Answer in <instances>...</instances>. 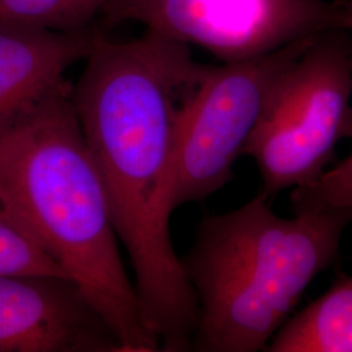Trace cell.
Here are the masks:
<instances>
[{
  "label": "cell",
  "mask_w": 352,
  "mask_h": 352,
  "mask_svg": "<svg viewBox=\"0 0 352 352\" xmlns=\"http://www.w3.org/2000/svg\"><path fill=\"white\" fill-rule=\"evenodd\" d=\"M85 60L72 102L133 266L144 322L161 351H190L199 302L176 254L170 217L180 107L209 65L192 59L184 39L155 28L126 42L96 36Z\"/></svg>",
  "instance_id": "obj_1"
},
{
  "label": "cell",
  "mask_w": 352,
  "mask_h": 352,
  "mask_svg": "<svg viewBox=\"0 0 352 352\" xmlns=\"http://www.w3.org/2000/svg\"><path fill=\"white\" fill-rule=\"evenodd\" d=\"M0 218L63 267L123 352L161 351L126 276L65 80L0 129Z\"/></svg>",
  "instance_id": "obj_2"
},
{
  "label": "cell",
  "mask_w": 352,
  "mask_h": 352,
  "mask_svg": "<svg viewBox=\"0 0 352 352\" xmlns=\"http://www.w3.org/2000/svg\"><path fill=\"white\" fill-rule=\"evenodd\" d=\"M260 192L206 215L182 269L199 302L192 350L265 351L304 291L336 261L351 219L327 212L282 218Z\"/></svg>",
  "instance_id": "obj_3"
},
{
  "label": "cell",
  "mask_w": 352,
  "mask_h": 352,
  "mask_svg": "<svg viewBox=\"0 0 352 352\" xmlns=\"http://www.w3.org/2000/svg\"><path fill=\"white\" fill-rule=\"evenodd\" d=\"M320 34L278 80L243 155L254 160L269 197L314 183L352 138V39Z\"/></svg>",
  "instance_id": "obj_4"
},
{
  "label": "cell",
  "mask_w": 352,
  "mask_h": 352,
  "mask_svg": "<svg viewBox=\"0 0 352 352\" xmlns=\"http://www.w3.org/2000/svg\"><path fill=\"white\" fill-rule=\"evenodd\" d=\"M318 36L221 67L209 65L180 107L174 209L205 200L234 179V164L278 80Z\"/></svg>",
  "instance_id": "obj_5"
},
{
  "label": "cell",
  "mask_w": 352,
  "mask_h": 352,
  "mask_svg": "<svg viewBox=\"0 0 352 352\" xmlns=\"http://www.w3.org/2000/svg\"><path fill=\"white\" fill-rule=\"evenodd\" d=\"M0 352H123L71 278L0 276Z\"/></svg>",
  "instance_id": "obj_6"
},
{
  "label": "cell",
  "mask_w": 352,
  "mask_h": 352,
  "mask_svg": "<svg viewBox=\"0 0 352 352\" xmlns=\"http://www.w3.org/2000/svg\"><path fill=\"white\" fill-rule=\"evenodd\" d=\"M96 36L0 23V129L87 59Z\"/></svg>",
  "instance_id": "obj_7"
},
{
  "label": "cell",
  "mask_w": 352,
  "mask_h": 352,
  "mask_svg": "<svg viewBox=\"0 0 352 352\" xmlns=\"http://www.w3.org/2000/svg\"><path fill=\"white\" fill-rule=\"evenodd\" d=\"M265 351L352 352V276L289 317Z\"/></svg>",
  "instance_id": "obj_8"
},
{
  "label": "cell",
  "mask_w": 352,
  "mask_h": 352,
  "mask_svg": "<svg viewBox=\"0 0 352 352\" xmlns=\"http://www.w3.org/2000/svg\"><path fill=\"white\" fill-rule=\"evenodd\" d=\"M113 0H0V23L75 30Z\"/></svg>",
  "instance_id": "obj_9"
},
{
  "label": "cell",
  "mask_w": 352,
  "mask_h": 352,
  "mask_svg": "<svg viewBox=\"0 0 352 352\" xmlns=\"http://www.w3.org/2000/svg\"><path fill=\"white\" fill-rule=\"evenodd\" d=\"M291 204L295 213L327 212L352 221V151L314 183L294 188Z\"/></svg>",
  "instance_id": "obj_10"
},
{
  "label": "cell",
  "mask_w": 352,
  "mask_h": 352,
  "mask_svg": "<svg viewBox=\"0 0 352 352\" xmlns=\"http://www.w3.org/2000/svg\"><path fill=\"white\" fill-rule=\"evenodd\" d=\"M0 276H69L32 240L0 218Z\"/></svg>",
  "instance_id": "obj_11"
}]
</instances>
